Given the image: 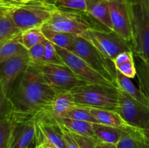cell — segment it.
<instances>
[{
  "label": "cell",
  "instance_id": "6da1fadb",
  "mask_svg": "<svg viewBox=\"0 0 149 148\" xmlns=\"http://www.w3.org/2000/svg\"><path fill=\"white\" fill-rule=\"evenodd\" d=\"M56 95V91L33 65L29 67L13 89L10 102L13 111L26 120L36 115L47 113Z\"/></svg>",
  "mask_w": 149,
  "mask_h": 148
},
{
  "label": "cell",
  "instance_id": "7a4b0ae2",
  "mask_svg": "<svg viewBox=\"0 0 149 148\" xmlns=\"http://www.w3.org/2000/svg\"><path fill=\"white\" fill-rule=\"evenodd\" d=\"M57 6L51 0H0V9L9 13L22 30L43 26L50 19Z\"/></svg>",
  "mask_w": 149,
  "mask_h": 148
},
{
  "label": "cell",
  "instance_id": "3957f363",
  "mask_svg": "<svg viewBox=\"0 0 149 148\" xmlns=\"http://www.w3.org/2000/svg\"><path fill=\"white\" fill-rule=\"evenodd\" d=\"M134 39L132 48L137 58V76L140 89L149 97V12L133 4Z\"/></svg>",
  "mask_w": 149,
  "mask_h": 148
},
{
  "label": "cell",
  "instance_id": "277c9868",
  "mask_svg": "<svg viewBox=\"0 0 149 148\" xmlns=\"http://www.w3.org/2000/svg\"><path fill=\"white\" fill-rule=\"evenodd\" d=\"M77 104L90 108L116 110L119 88L112 85L87 84L71 91Z\"/></svg>",
  "mask_w": 149,
  "mask_h": 148
},
{
  "label": "cell",
  "instance_id": "5b68a950",
  "mask_svg": "<svg viewBox=\"0 0 149 148\" xmlns=\"http://www.w3.org/2000/svg\"><path fill=\"white\" fill-rule=\"evenodd\" d=\"M91 18L93 17L87 12L56 7L50 19L45 25L57 31L81 35L89 29L102 28H97Z\"/></svg>",
  "mask_w": 149,
  "mask_h": 148
},
{
  "label": "cell",
  "instance_id": "8992f818",
  "mask_svg": "<svg viewBox=\"0 0 149 148\" xmlns=\"http://www.w3.org/2000/svg\"><path fill=\"white\" fill-rule=\"evenodd\" d=\"M73 46V52L77 54L92 68L118 88L116 69L111 59H108L95 46L80 35L75 36Z\"/></svg>",
  "mask_w": 149,
  "mask_h": 148
},
{
  "label": "cell",
  "instance_id": "52a82bcc",
  "mask_svg": "<svg viewBox=\"0 0 149 148\" xmlns=\"http://www.w3.org/2000/svg\"><path fill=\"white\" fill-rule=\"evenodd\" d=\"M113 62L119 54L133 51L132 46L117 33L103 28H91L80 35Z\"/></svg>",
  "mask_w": 149,
  "mask_h": 148
},
{
  "label": "cell",
  "instance_id": "ba28073f",
  "mask_svg": "<svg viewBox=\"0 0 149 148\" xmlns=\"http://www.w3.org/2000/svg\"><path fill=\"white\" fill-rule=\"evenodd\" d=\"M30 65L36 67L48 84L57 91H71L88 83L79 78L66 65L41 62Z\"/></svg>",
  "mask_w": 149,
  "mask_h": 148
},
{
  "label": "cell",
  "instance_id": "9c48e42d",
  "mask_svg": "<svg viewBox=\"0 0 149 148\" xmlns=\"http://www.w3.org/2000/svg\"><path fill=\"white\" fill-rule=\"evenodd\" d=\"M113 30L132 46L134 10L132 0H109Z\"/></svg>",
  "mask_w": 149,
  "mask_h": 148
},
{
  "label": "cell",
  "instance_id": "30bf717a",
  "mask_svg": "<svg viewBox=\"0 0 149 148\" xmlns=\"http://www.w3.org/2000/svg\"><path fill=\"white\" fill-rule=\"evenodd\" d=\"M116 111L130 126L143 131L149 137V106L142 104L119 89Z\"/></svg>",
  "mask_w": 149,
  "mask_h": 148
},
{
  "label": "cell",
  "instance_id": "8fae6325",
  "mask_svg": "<svg viewBox=\"0 0 149 148\" xmlns=\"http://www.w3.org/2000/svg\"><path fill=\"white\" fill-rule=\"evenodd\" d=\"M30 64L29 52L9 59L1 63L0 94L1 97L10 99L14 83Z\"/></svg>",
  "mask_w": 149,
  "mask_h": 148
},
{
  "label": "cell",
  "instance_id": "7c38bea8",
  "mask_svg": "<svg viewBox=\"0 0 149 148\" xmlns=\"http://www.w3.org/2000/svg\"><path fill=\"white\" fill-rule=\"evenodd\" d=\"M56 46V49L61 56L65 65H66L77 76L88 84H105V85H112L106 78L92 68L88 64L84 62L80 57H79L74 52L68 51L63 48Z\"/></svg>",
  "mask_w": 149,
  "mask_h": 148
},
{
  "label": "cell",
  "instance_id": "4fadbf2b",
  "mask_svg": "<svg viewBox=\"0 0 149 148\" xmlns=\"http://www.w3.org/2000/svg\"><path fill=\"white\" fill-rule=\"evenodd\" d=\"M36 124L44 137L58 148H67L61 124L55 118L42 113L35 116Z\"/></svg>",
  "mask_w": 149,
  "mask_h": 148
},
{
  "label": "cell",
  "instance_id": "5bb4252c",
  "mask_svg": "<svg viewBox=\"0 0 149 148\" xmlns=\"http://www.w3.org/2000/svg\"><path fill=\"white\" fill-rule=\"evenodd\" d=\"M36 133L35 118L17 125L10 148H29L35 142Z\"/></svg>",
  "mask_w": 149,
  "mask_h": 148
},
{
  "label": "cell",
  "instance_id": "9a60e30c",
  "mask_svg": "<svg viewBox=\"0 0 149 148\" xmlns=\"http://www.w3.org/2000/svg\"><path fill=\"white\" fill-rule=\"evenodd\" d=\"M90 109L92 115L97 119L99 123L117 128L126 131L129 133L141 131L128 124L116 110H103V109L90 108Z\"/></svg>",
  "mask_w": 149,
  "mask_h": 148
},
{
  "label": "cell",
  "instance_id": "2e32d148",
  "mask_svg": "<svg viewBox=\"0 0 149 148\" xmlns=\"http://www.w3.org/2000/svg\"><path fill=\"white\" fill-rule=\"evenodd\" d=\"M86 12L102 26L113 31L109 0H86Z\"/></svg>",
  "mask_w": 149,
  "mask_h": 148
},
{
  "label": "cell",
  "instance_id": "e0dca14e",
  "mask_svg": "<svg viewBox=\"0 0 149 148\" xmlns=\"http://www.w3.org/2000/svg\"><path fill=\"white\" fill-rule=\"evenodd\" d=\"M72 92L68 91H57L47 114L55 118H63L67 112L76 105Z\"/></svg>",
  "mask_w": 149,
  "mask_h": 148
},
{
  "label": "cell",
  "instance_id": "ac0fdd59",
  "mask_svg": "<svg viewBox=\"0 0 149 148\" xmlns=\"http://www.w3.org/2000/svg\"><path fill=\"white\" fill-rule=\"evenodd\" d=\"M95 139L101 143L117 145L122 137L129 132L101 123H93Z\"/></svg>",
  "mask_w": 149,
  "mask_h": 148
},
{
  "label": "cell",
  "instance_id": "d6986e66",
  "mask_svg": "<svg viewBox=\"0 0 149 148\" xmlns=\"http://www.w3.org/2000/svg\"><path fill=\"white\" fill-rule=\"evenodd\" d=\"M131 79L132 78L126 76L116 70V82L118 88L130 97H132L134 100L149 106V97H147L140 89L137 88Z\"/></svg>",
  "mask_w": 149,
  "mask_h": 148
},
{
  "label": "cell",
  "instance_id": "ffe728a7",
  "mask_svg": "<svg viewBox=\"0 0 149 148\" xmlns=\"http://www.w3.org/2000/svg\"><path fill=\"white\" fill-rule=\"evenodd\" d=\"M42 30L45 38L48 41L53 43L55 46L63 48L68 51L73 52L74 49V40L76 34L57 31L44 25Z\"/></svg>",
  "mask_w": 149,
  "mask_h": 148
},
{
  "label": "cell",
  "instance_id": "44dd1931",
  "mask_svg": "<svg viewBox=\"0 0 149 148\" xmlns=\"http://www.w3.org/2000/svg\"><path fill=\"white\" fill-rule=\"evenodd\" d=\"M22 32L9 13L0 9V44L17 37Z\"/></svg>",
  "mask_w": 149,
  "mask_h": 148
},
{
  "label": "cell",
  "instance_id": "7402d4cb",
  "mask_svg": "<svg viewBox=\"0 0 149 148\" xmlns=\"http://www.w3.org/2000/svg\"><path fill=\"white\" fill-rule=\"evenodd\" d=\"M113 62L116 69L126 76L134 78L137 75L136 64L133 51L124 52L119 54Z\"/></svg>",
  "mask_w": 149,
  "mask_h": 148
},
{
  "label": "cell",
  "instance_id": "603a6c76",
  "mask_svg": "<svg viewBox=\"0 0 149 148\" xmlns=\"http://www.w3.org/2000/svg\"><path fill=\"white\" fill-rule=\"evenodd\" d=\"M56 119L60 124L72 133L95 138L93 123L74 120L67 118H58Z\"/></svg>",
  "mask_w": 149,
  "mask_h": 148
},
{
  "label": "cell",
  "instance_id": "cb8c5ba5",
  "mask_svg": "<svg viewBox=\"0 0 149 148\" xmlns=\"http://www.w3.org/2000/svg\"><path fill=\"white\" fill-rule=\"evenodd\" d=\"M20 35L15 39L0 44V63L18 55L27 53L28 50L21 43Z\"/></svg>",
  "mask_w": 149,
  "mask_h": 148
},
{
  "label": "cell",
  "instance_id": "d4e9b609",
  "mask_svg": "<svg viewBox=\"0 0 149 148\" xmlns=\"http://www.w3.org/2000/svg\"><path fill=\"white\" fill-rule=\"evenodd\" d=\"M117 148H149V137L142 131L129 133L121 139Z\"/></svg>",
  "mask_w": 149,
  "mask_h": 148
},
{
  "label": "cell",
  "instance_id": "484cf974",
  "mask_svg": "<svg viewBox=\"0 0 149 148\" xmlns=\"http://www.w3.org/2000/svg\"><path fill=\"white\" fill-rule=\"evenodd\" d=\"M45 35L42 32V27L32 28L22 32L20 36L22 44L27 50H29L36 45L43 41L46 40Z\"/></svg>",
  "mask_w": 149,
  "mask_h": 148
},
{
  "label": "cell",
  "instance_id": "4316f807",
  "mask_svg": "<svg viewBox=\"0 0 149 148\" xmlns=\"http://www.w3.org/2000/svg\"><path fill=\"white\" fill-rule=\"evenodd\" d=\"M63 118L82 120V121L90 122L93 123H99L97 119L92 115L90 107L78 105V104H76L72 108L70 109Z\"/></svg>",
  "mask_w": 149,
  "mask_h": 148
},
{
  "label": "cell",
  "instance_id": "83f0119b",
  "mask_svg": "<svg viewBox=\"0 0 149 148\" xmlns=\"http://www.w3.org/2000/svg\"><path fill=\"white\" fill-rule=\"evenodd\" d=\"M42 62H47V63L65 65L63 59H61V56L58 54V51H57L55 45L48 40L47 42L46 47H45V55H44Z\"/></svg>",
  "mask_w": 149,
  "mask_h": 148
},
{
  "label": "cell",
  "instance_id": "f1b7e54d",
  "mask_svg": "<svg viewBox=\"0 0 149 148\" xmlns=\"http://www.w3.org/2000/svg\"><path fill=\"white\" fill-rule=\"evenodd\" d=\"M53 2L58 7L86 12V0H53Z\"/></svg>",
  "mask_w": 149,
  "mask_h": 148
},
{
  "label": "cell",
  "instance_id": "f546056e",
  "mask_svg": "<svg viewBox=\"0 0 149 148\" xmlns=\"http://www.w3.org/2000/svg\"><path fill=\"white\" fill-rule=\"evenodd\" d=\"M47 39L39 43V44L36 45L31 49L28 50L29 52V58H30V63H39L42 62L43 60L44 55H45V47H46Z\"/></svg>",
  "mask_w": 149,
  "mask_h": 148
},
{
  "label": "cell",
  "instance_id": "4dcf8cb0",
  "mask_svg": "<svg viewBox=\"0 0 149 148\" xmlns=\"http://www.w3.org/2000/svg\"><path fill=\"white\" fill-rule=\"evenodd\" d=\"M71 133L78 143L79 148H96V145L98 141L95 138L76 134L72 132Z\"/></svg>",
  "mask_w": 149,
  "mask_h": 148
},
{
  "label": "cell",
  "instance_id": "1f68e13d",
  "mask_svg": "<svg viewBox=\"0 0 149 148\" xmlns=\"http://www.w3.org/2000/svg\"><path fill=\"white\" fill-rule=\"evenodd\" d=\"M61 126L62 127L63 131L64 139H65L67 148H79L78 143H77L76 139L73 136L71 132L68 131L67 129H65L62 125H61Z\"/></svg>",
  "mask_w": 149,
  "mask_h": 148
},
{
  "label": "cell",
  "instance_id": "d6a6232c",
  "mask_svg": "<svg viewBox=\"0 0 149 148\" xmlns=\"http://www.w3.org/2000/svg\"><path fill=\"white\" fill-rule=\"evenodd\" d=\"M134 4L140 6L149 12V0H132Z\"/></svg>",
  "mask_w": 149,
  "mask_h": 148
},
{
  "label": "cell",
  "instance_id": "836d02e7",
  "mask_svg": "<svg viewBox=\"0 0 149 148\" xmlns=\"http://www.w3.org/2000/svg\"><path fill=\"white\" fill-rule=\"evenodd\" d=\"M102 147L103 148H117V146L116 145H112V144H106V143H101Z\"/></svg>",
  "mask_w": 149,
  "mask_h": 148
},
{
  "label": "cell",
  "instance_id": "e575fe53",
  "mask_svg": "<svg viewBox=\"0 0 149 148\" xmlns=\"http://www.w3.org/2000/svg\"><path fill=\"white\" fill-rule=\"evenodd\" d=\"M36 148H47L45 145H42V144L41 143H36Z\"/></svg>",
  "mask_w": 149,
  "mask_h": 148
},
{
  "label": "cell",
  "instance_id": "d590c367",
  "mask_svg": "<svg viewBox=\"0 0 149 148\" xmlns=\"http://www.w3.org/2000/svg\"><path fill=\"white\" fill-rule=\"evenodd\" d=\"M96 148H103V147H102L101 144H100V142H97V145H96Z\"/></svg>",
  "mask_w": 149,
  "mask_h": 148
},
{
  "label": "cell",
  "instance_id": "8d00e7d4",
  "mask_svg": "<svg viewBox=\"0 0 149 148\" xmlns=\"http://www.w3.org/2000/svg\"><path fill=\"white\" fill-rule=\"evenodd\" d=\"M29 148H36V142H33V143L31 145V146Z\"/></svg>",
  "mask_w": 149,
  "mask_h": 148
},
{
  "label": "cell",
  "instance_id": "74e56055",
  "mask_svg": "<svg viewBox=\"0 0 149 148\" xmlns=\"http://www.w3.org/2000/svg\"><path fill=\"white\" fill-rule=\"evenodd\" d=\"M23 2H27V1H33V0H21Z\"/></svg>",
  "mask_w": 149,
  "mask_h": 148
},
{
  "label": "cell",
  "instance_id": "f35d334b",
  "mask_svg": "<svg viewBox=\"0 0 149 148\" xmlns=\"http://www.w3.org/2000/svg\"><path fill=\"white\" fill-rule=\"evenodd\" d=\"M18 1H21V0H18Z\"/></svg>",
  "mask_w": 149,
  "mask_h": 148
},
{
  "label": "cell",
  "instance_id": "ab89813d",
  "mask_svg": "<svg viewBox=\"0 0 149 148\" xmlns=\"http://www.w3.org/2000/svg\"></svg>",
  "mask_w": 149,
  "mask_h": 148
}]
</instances>
